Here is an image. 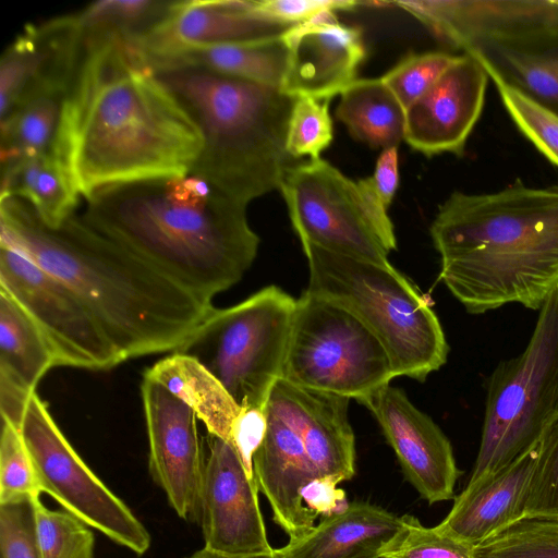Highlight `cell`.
I'll use <instances>...</instances> for the list:
<instances>
[{"label": "cell", "mask_w": 558, "mask_h": 558, "mask_svg": "<svg viewBox=\"0 0 558 558\" xmlns=\"http://www.w3.org/2000/svg\"><path fill=\"white\" fill-rule=\"evenodd\" d=\"M202 146L193 120L136 49L119 40L85 45L60 145L84 199L110 185L184 175Z\"/></svg>", "instance_id": "1"}, {"label": "cell", "mask_w": 558, "mask_h": 558, "mask_svg": "<svg viewBox=\"0 0 558 558\" xmlns=\"http://www.w3.org/2000/svg\"><path fill=\"white\" fill-rule=\"evenodd\" d=\"M0 229L1 245L20 252L77 295L122 362L175 352L214 310L211 301L76 214L50 228L25 201L0 197Z\"/></svg>", "instance_id": "2"}, {"label": "cell", "mask_w": 558, "mask_h": 558, "mask_svg": "<svg viewBox=\"0 0 558 558\" xmlns=\"http://www.w3.org/2000/svg\"><path fill=\"white\" fill-rule=\"evenodd\" d=\"M85 201L90 228L211 302L257 254L247 205L192 172L106 186Z\"/></svg>", "instance_id": "3"}, {"label": "cell", "mask_w": 558, "mask_h": 558, "mask_svg": "<svg viewBox=\"0 0 558 558\" xmlns=\"http://www.w3.org/2000/svg\"><path fill=\"white\" fill-rule=\"evenodd\" d=\"M439 279L471 314L538 311L558 289V185L453 192L432 223Z\"/></svg>", "instance_id": "4"}, {"label": "cell", "mask_w": 558, "mask_h": 558, "mask_svg": "<svg viewBox=\"0 0 558 558\" xmlns=\"http://www.w3.org/2000/svg\"><path fill=\"white\" fill-rule=\"evenodd\" d=\"M144 63L201 133L202 150L190 172L244 205L280 187L292 166L286 138L295 98L202 66Z\"/></svg>", "instance_id": "5"}, {"label": "cell", "mask_w": 558, "mask_h": 558, "mask_svg": "<svg viewBox=\"0 0 558 558\" xmlns=\"http://www.w3.org/2000/svg\"><path fill=\"white\" fill-rule=\"evenodd\" d=\"M302 246L310 269L306 291L356 315L385 347L397 376L422 381L446 363L449 347L437 315L420 289L391 264Z\"/></svg>", "instance_id": "6"}, {"label": "cell", "mask_w": 558, "mask_h": 558, "mask_svg": "<svg viewBox=\"0 0 558 558\" xmlns=\"http://www.w3.org/2000/svg\"><path fill=\"white\" fill-rule=\"evenodd\" d=\"M538 311L523 352L501 361L486 380L481 444L469 482L533 450L558 416V289Z\"/></svg>", "instance_id": "7"}, {"label": "cell", "mask_w": 558, "mask_h": 558, "mask_svg": "<svg viewBox=\"0 0 558 558\" xmlns=\"http://www.w3.org/2000/svg\"><path fill=\"white\" fill-rule=\"evenodd\" d=\"M295 306L287 292L266 287L233 306L214 307L175 352L198 361L242 412H263L281 377Z\"/></svg>", "instance_id": "8"}, {"label": "cell", "mask_w": 558, "mask_h": 558, "mask_svg": "<svg viewBox=\"0 0 558 558\" xmlns=\"http://www.w3.org/2000/svg\"><path fill=\"white\" fill-rule=\"evenodd\" d=\"M396 376L385 347L356 315L308 291L296 300L280 378L363 403Z\"/></svg>", "instance_id": "9"}, {"label": "cell", "mask_w": 558, "mask_h": 558, "mask_svg": "<svg viewBox=\"0 0 558 558\" xmlns=\"http://www.w3.org/2000/svg\"><path fill=\"white\" fill-rule=\"evenodd\" d=\"M349 401L279 378L265 403L263 436L254 454L279 461L315 483L351 480L355 445Z\"/></svg>", "instance_id": "10"}, {"label": "cell", "mask_w": 558, "mask_h": 558, "mask_svg": "<svg viewBox=\"0 0 558 558\" xmlns=\"http://www.w3.org/2000/svg\"><path fill=\"white\" fill-rule=\"evenodd\" d=\"M20 430L41 493L136 555L149 549L147 529L82 460L37 392L28 400Z\"/></svg>", "instance_id": "11"}, {"label": "cell", "mask_w": 558, "mask_h": 558, "mask_svg": "<svg viewBox=\"0 0 558 558\" xmlns=\"http://www.w3.org/2000/svg\"><path fill=\"white\" fill-rule=\"evenodd\" d=\"M279 190L301 243L377 264H390L357 183L319 158L289 167Z\"/></svg>", "instance_id": "12"}, {"label": "cell", "mask_w": 558, "mask_h": 558, "mask_svg": "<svg viewBox=\"0 0 558 558\" xmlns=\"http://www.w3.org/2000/svg\"><path fill=\"white\" fill-rule=\"evenodd\" d=\"M0 290L12 295L40 328L57 366L106 371L122 363L92 313L69 287L1 244Z\"/></svg>", "instance_id": "13"}, {"label": "cell", "mask_w": 558, "mask_h": 558, "mask_svg": "<svg viewBox=\"0 0 558 558\" xmlns=\"http://www.w3.org/2000/svg\"><path fill=\"white\" fill-rule=\"evenodd\" d=\"M149 444V472L177 514L201 522L205 458L195 412L155 379L141 386Z\"/></svg>", "instance_id": "14"}, {"label": "cell", "mask_w": 558, "mask_h": 558, "mask_svg": "<svg viewBox=\"0 0 558 558\" xmlns=\"http://www.w3.org/2000/svg\"><path fill=\"white\" fill-rule=\"evenodd\" d=\"M201 524L205 548L227 555L270 554L254 473L235 446L208 434Z\"/></svg>", "instance_id": "15"}, {"label": "cell", "mask_w": 558, "mask_h": 558, "mask_svg": "<svg viewBox=\"0 0 558 558\" xmlns=\"http://www.w3.org/2000/svg\"><path fill=\"white\" fill-rule=\"evenodd\" d=\"M84 54L74 13L26 24L0 60V119L34 97L69 93Z\"/></svg>", "instance_id": "16"}, {"label": "cell", "mask_w": 558, "mask_h": 558, "mask_svg": "<svg viewBox=\"0 0 558 558\" xmlns=\"http://www.w3.org/2000/svg\"><path fill=\"white\" fill-rule=\"evenodd\" d=\"M460 49L495 84L558 117V14L475 35Z\"/></svg>", "instance_id": "17"}, {"label": "cell", "mask_w": 558, "mask_h": 558, "mask_svg": "<svg viewBox=\"0 0 558 558\" xmlns=\"http://www.w3.org/2000/svg\"><path fill=\"white\" fill-rule=\"evenodd\" d=\"M378 422L408 482L430 505L452 499L461 472L438 425L399 388L387 385L363 403Z\"/></svg>", "instance_id": "18"}, {"label": "cell", "mask_w": 558, "mask_h": 558, "mask_svg": "<svg viewBox=\"0 0 558 558\" xmlns=\"http://www.w3.org/2000/svg\"><path fill=\"white\" fill-rule=\"evenodd\" d=\"M281 38L288 48L283 94L330 100L357 80L366 54L362 31L340 24L335 12L295 25Z\"/></svg>", "instance_id": "19"}, {"label": "cell", "mask_w": 558, "mask_h": 558, "mask_svg": "<svg viewBox=\"0 0 558 558\" xmlns=\"http://www.w3.org/2000/svg\"><path fill=\"white\" fill-rule=\"evenodd\" d=\"M487 81V73L472 56H457L405 110L403 140L426 156L462 154L481 116Z\"/></svg>", "instance_id": "20"}, {"label": "cell", "mask_w": 558, "mask_h": 558, "mask_svg": "<svg viewBox=\"0 0 558 558\" xmlns=\"http://www.w3.org/2000/svg\"><path fill=\"white\" fill-rule=\"evenodd\" d=\"M293 26L257 12L255 0L174 1L168 17L135 49L142 57H156L277 37Z\"/></svg>", "instance_id": "21"}, {"label": "cell", "mask_w": 558, "mask_h": 558, "mask_svg": "<svg viewBox=\"0 0 558 558\" xmlns=\"http://www.w3.org/2000/svg\"><path fill=\"white\" fill-rule=\"evenodd\" d=\"M534 462L535 448L505 469L469 482L436 527L475 547L523 519Z\"/></svg>", "instance_id": "22"}, {"label": "cell", "mask_w": 558, "mask_h": 558, "mask_svg": "<svg viewBox=\"0 0 558 558\" xmlns=\"http://www.w3.org/2000/svg\"><path fill=\"white\" fill-rule=\"evenodd\" d=\"M405 527V515L353 501L274 549L278 558H380Z\"/></svg>", "instance_id": "23"}, {"label": "cell", "mask_w": 558, "mask_h": 558, "mask_svg": "<svg viewBox=\"0 0 558 558\" xmlns=\"http://www.w3.org/2000/svg\"><path fill=\"white\" fill-rule=\"evenodd\" d=\"M395 4L458 48L475 35L558 14V1L548 0H403Z\"/></svg>", "instance_id": "24"}, {"label": "cell", "mask_w": 558, "mask_h": 558, "mask_svg": "<svg viewBox=\"0 0 558 558\" xmlns=\"http://www.w3.org/2000/svg\"><path fill=\"white\" fill-rule=\"evenodd\" d=\"M144 375L165 386L185 402L207 428L208 434L231 441L243 413L223 386L194 357L172 352Z\"/></svg>", "instance_id": "25"}, {"label": "cell", "mask_w": 558, "mask_h": 558, "mask_svg": "<svg viewBox=\"0 0 558 558\" xmlns=\"http://www.w3.org/2000/svg\"><path fill=\"white\" fill-rule=\"evenodd\" d=\"M1 196L28 203L39 219L59 228L75 215L80 198L66 165L56 156H36L1 167Z\"/></svg>", "instance_id": "26"}, {"label": "cell", "mask_w": 558, "mask_h": 558, "mask_svg": "<svg viewBox=\"0 0 558 558\" xmlns=\"http://www.w3.org/2000/svg\"><path fill=\"white\" fill-rule=\"evenodd\" d=\"M145 61L191 64L280 88L288 62V48L281 36L204 48H187Z\"/></svg>", "instance_id": "27"}, {"label": "cell", "mask_w": 558, "mask_h": 558, "mask_svg": "<svg viewBox=\"0 0 558 558\" xmlns=\"http://www.w3.org/2000/svg\"><path fill=\"white\" fill-rule=\"evenodd\" d=\"M54 366V354L40 328L12 295L0 290V380L33 393Z\"/></svg>", "instance_id": "28"}, {"label": "cell", "mask_w": 558, "mask_h": 558, "mask_svg": "<svg viewBox=\"0 0 558 558\" xmlns=\"http://www.w3.org/2000/svg\"><path fill=\"white\" fill-rule=\"evenodd\" d=\"M336 116L373 148L397 147L404 138L405 110L381 77L355 80L341 93Z\"/></svg>", "instance_id": "29"}, {"label": "cell", "mask_w": 558, "mask_h": 558, "mask_svg": "<svg viewBox=\"0 0 558 558\" xmlns=\"http://www.w3.org/2000/svg\"><path fill=\"white\" fill-rule=\"evenodd\" d=\"M68 94L34 97L0 119L1 167L45 155L62 160L60 145Z\"/></svg>", "instance_id": "30"}, {"label": "cell", "mask_w": 558, "mask_h": 558, "mask_svg": "<svg viewBox=\"0 0 558 558\" xmlns=\"http://www.w3.org/2000/svg\"><path fill=\"white\" fill-rule=\"evenodd\" d=\"M174 1L100 0L74 13L84 43L119 40L140 47L168 17Z\"/></svg>", "instance_id": "31"}, {"label": "cell", "mask_w": 558, "mask_h": 558, "mask_svg": "<svg viewBox=\"0 0 558 558\" xmlns=\"http://www.w3.org/2000/svg\"><path fill=\"white\" fill-rule=\"evenodd\" d=\"M474 551L476 558H558V520L523 518Z\"/></svg>", "instance_id": "32"}, {"label": "cell", "mask_w": 558, "mask_h": 558, "mask_svg": "<svg viewBox=\"0 0 558 558\" xmlns=\"http://www.w3.org/2000/svg\"><path fill=\"white\" fill-rule=\"evenodd\" d=\"M43 558H94L95 537L86 523L68 511L49 510L35 499Z\"/></svg>", "instance_id": "33"}, {"label": "cell", "mask_w": 558, "mask_h": 558, "mask_svg": "<svg viewBox=\"0 0 558 558\" xmlns=\"http://www.w3.org/2000/svg\"><path fill=\"white\" fill-rule=\"evenodd\" d=\"M524 518L558 520V416L547 425L535 447Z\"/></svg>", "instance_id": "34"}, {"label": "cell", "mask_w": 558, "mask_h": 558, "mask_svg": "<svg viewBox=\"0 0 558 558\" xmlns=\"http://www.w3.org/2000/svg\"><path fill=\"white\" fill-rule=\"evenodd\" d=\"M329 101L311 97L295 98L287 130L286 149L292 158H320L333 138Z\"/></svg>", "instance_id": "35"}, {"label": "cell", "mask_w": 558, "mask_h": 558, "mask_svg": "<svg viewBox=\"0 0 558 558\" xmlns=\"http://www.w3.org/2000/svg\"><path fill=\"white\" fill-rule=\"evenodd\" d=\"M40 493L20 428L1 420L0 504L36 498Z\"/></svg>", "instance_id": "36"}, {"label": "cell", "mask_w": 558, "mask_h": 558, "mask_svg": "<svg viewBox=\"0 0 558 558\" xmlns=\"http://www.w3.org/2000/svg\"><path fill=\"white\" fill-rule=\"evenodd\" d=\"M456 58L457 56L441 51L410 53L381 78L407 110L440 77Z\"/></svg>", "instance_id": "37"}, {"label": "cell", "mask_w": 558, "mask_h": 558, "mask_svg": "<svg viewBox=\"0 0 558 558\" xmlns=\"http://www.w3.org/2000/svg\"><path fill=\"white\" fill-rule=\"evenodd\" d=\"M404 515V531L380 558H476L474 546Z\"/></svg>", "instance_id": "38"}, {"label": "cell", "mask_w": 558, "mask_h": 558, "mask_svg": "<svg viewBox=\"0 0 558 558\" xmlns=\"http://www.w3.org/2000/svg\"><path fill=\"white\" fill-rule=\"evenodd\" d=\"M502 104L519 130L558 166V117L536 106L517 92L495 84Z\"/></svg>", "instance_id": "39"}, {"label": "cell", "mask_w": 558, "mask_h": 558, "mask_svg": "<svg viewBox=\"0 0 558 558\" xmlns=\"http://www.w3.org/2000/svg\"><path fill=\"white\" fill-rule=\"evenodd\" d=\"M36 498L0 504V558H43L37 535Z\"/></svg>", "instance_id": "40"}, {"label": "cell", "mask_w": 558, "mask_h": 558, "mask_svg": "<svg viewBox=\"0 0 558 558\" xmlns=\"http://www.w3.org/2000/svg\"><path fill=\"white\" fill-rule=\"evenodd\" d=\"M367 2L349 0H255L257 12L290 25L306 23L326 12L350 11Z\"/></svg>", "instance_id": "41"}, {"label": "cell", "mask_w": 558, "mask_h": 558, "mask_svg": "<svg viewBox=\"0 0 558 558\" xmlns=\"http://www.w3.org/2000/svg\"><path fill=\"white\" fill-rule=\"evenodd\" d=\"M367 181L385 207H389L399 185L398 149H383L377 158L373 175Z\"/></svg>", "instance_id": "42"}, {"label": "cell", "mask_w": 558, "mask_h": 558, "mask_svg": "<svg viewBox=\"0 0 558 558\" xmlns=\"http://www.w3.org/2000/svg\"><path fill=\"white\" fill-rule=\"evenodd\" d=\"M186 558H278L275 551L270 554H260V555H245V556H236V555H227L217 551L209 550L207 548H202L196 550L191 556Z\"/></svg>", "instance_id": "43"}]
</instances>
